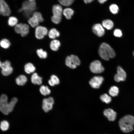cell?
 I'll list each match as a JSON object with an SVG mask.
<instances>
[{
	"mask_svg": "<svg viewBox=\"0 0 134 134\" xmlns=\"http://www.w3.org/2000/svg\"><path fill=\"white\" fill-rule=\"evenodd\" d=\"M17 101V98L13 97L8 102L7 96L5 94H2L0 98V111L4 115H8L13 110Z\"/></svg>",
	"mask_w": 134,
	"mask_h": 134,
	"instance_id": "obj_1",
	"label": "cell"
},
{
	"mask_svg": "<svg viewBox=\"0 0 134 134\" xmlns=\"http://www.w3.org/2000/svg\"><path fill=\"white\" fill-rule=\"evenodd\" d=\"M119 125L123 132L128 133L132 131L133 129L134 125V117L130 115L124 116L119 121Z\"/></svg>",
	"mask_w": 134,
	"mask_h": 134,
	"instance_id": "obj_2",
	"label": "cell"
},
{
	"mask_svg": "<svg viewBox=\"0 0 134 134\" xmlns=\"http://www.w3.org/2000/svg\"><path fill=\"white\" fill-rule=\"evenodd\" d=\"M99 53L101 58L106 61L109 58H112L115 55L114 50L109 45L103 43L100 45L99 50Z\"/></svg>",
	"mask_w": 134,
	"mask_h": 134,
	"instance_id": "obj_3",
	"label": "cell"
},
{
	"mask_svg": "<svg viewBox=\"0 0 134 134\" xmlns=\"http://www.w3.org/2000/svg\"><path fill=\"white\" fill-rule=\"evenodd\" d=\"M36 3L34 1H25L22 4V7L19 9V12H23L24 15L29 17L33 11L36 9Z\"/></svg>",
	"mask_w": 134,
	"mask_h": 134,
	"instance_id": "obj_4",
	"label": "cell"
},
{
	"mask_svg": "<svg viewBox=\"0 0 134 134\" xmlns=\"http://www.w3.org/2000/svg\"><path fill=\"white\" fill-rule=\"evenodd\" d=\"M53 16L51 19L52 22L55 24H58L61 21L63 9L62 6L59 4H56L53 7Z\"/></svg>",
	"mask_w": 134,
	"mask_h": 134,
	"instance_id": "obj_5",
	"label": "cell"
},
{
	"mask_svg": "<svg viewBox=\"0 0 134 134\" xmlns=\"http://www.w3.org/2000/svg\"><path fill=\"white\" fill-rule=\"evenodd\" d=\"M44 21L41 13L38 12H35L33 14L32 16L28 20V22L31 27L34 28L38 26L39 22Z\"/></svg>",
	"mask_w": 134,
	"mask_h": 134,
	"instance_id": "obj_6",
	"label": "cell"
},
{
	"mask_svg": "<svg viewBox=\"0 0 134 134\" xmlns=\"http://www.w3.org/2000/svg\"><path fill=\"white\" fill-rule=\"evenodd\" d=\"M0 67L1 69V73L4 76H7L12 72L13 68L11 66L10 62L7 60L2 63L0 62Z\"/></svg>",
	"mask_w": 134,
	"mask_h": 134,
	"instance_id": "obj_7",
	"label": "cell"
},
{
	"mask_svg": "<svg viewBox=\"0 0 134 134\" xmlns=\"http://www.w3.org/2000/svg\"><path fill=\"white\" fill-rule=\"evenodd\" d=\"M90 68L91 71L95 73H101L104 70V68L102 65L101 62L98 60L92 62L90 65Z\"/></svg>",
	"mask_w": 134,
	"mask_h": 134,
	"instance_id": "obj_8",
	"label": "cell"
},
{
	"mask_svg": "<svg viewBox=\"0 0 134 134\" xmlns=\"http://www.w3.org/2000/svg\"><path fill=\"white\" fill-rule=\"evenodd\" d=\"M54 103V100L52 97L45 98L42 101V109L45 112H47L52 109Z\"/></svg>",
	"mask_w": 134,
	"mask_h": 134,
	"instance_id": "obj_9",
	"label": "cell"
},
{
	"mask_svg": "<svg viewBox=\"0 0 134 134\" xmlns=\"http://www.w3.org/2000/svg\"><path fill=\"white\" fill-rule=\"evenodd\" d=\"M48 33L47 28L42 26H38L36 27L35 31V35L38 39H42Z\"/></svg>",
	"mask_w": 134,
	"mask_h": 134,
	"instance_id": "obj_10",
	"label": "cell"
},
{
	"mask_svg": "<svg viewBox=\"0 0 134 134\" xmlns=\"http://www.w3.org/2000/svg\"><path fill=\"white\" fill-rule=\"evenodd\" d=\"M117 73L114 76V79L115 81L119 82L124 81L126 79V74L125 71L120 66H118L117 68Z\"/></svg>",
	"mask_w": 134,
	"mask_h": 134,
	"instance_id": "obj_11",
	"label": "cell"
},
{
	"mask_svg": "<svg viewBox=\"0 0 134 134\" xmlns=\"http://www.w3.org/2000/svg\"><path fill=\"white\" fill-rule=\"evenodd\" d=\"M103 80V78L101 76H95L91 79L89 83L92 87L97 89L100 87Z\"/></svg>",
	"mask_w": 134,
	"mask_h": 134,
	"instance_id": "obj_12",
	"label": "cell"
},
{
	"mask_svg": "<svg viewBox=\"0 0 134 134\" xmlns=\"http://www.w3.org/2000/svg\"><path fill=\"white\" fill-rule=\"evenodd\" d=\"M0 14L4 16H8L11 13V11L6 2L4 0H0Z\"/></svg>",
	"mask_w": 134,
	"mask_h": 134,
	"instance_id": "obj_13",
	"label": "cell"
},
{
	"mask_svg": "<svg viewBox=\"0 0 134 134\" xmlns=\"http://www.w3.org/2000/svg\"><path fill=\"white\" fill-rule=\"evenodd\" d=\"M103 114L110 121H113L115 120L117 116L116 113L113 109L108 108L104 110L103 112Z\"/></svg>",
	"mask_w": 134,
	"mask_h": 134,
	"instance_id": "obj_14",
	"label": "cell"
},
{
	"mask_svg": "<svg viewBox=\"0 0 134 134\" xmlns=\"http://www.w3.org/2000/svg\"><path fill=\"white\" fill-rule=\"evenodd\" d=\"M92 31L94 33L100 37L102 36L105 33L104 28L100 24H96L93 25L92 27Z\"/></svg>",
	"mask_w": 134,
	"mask_h": 134,
	"instance_id": "obj_15",
	"label": "cell"
},
{
	"mask_svg": "<svg viewBox=\"0 0 134 134\" xmlns=\"http://www.w3.org/2000/svg\"><path fill=\"white\" fill-rule=\"evenodd\" d=\"M42 78L36 73H34L32 75L31 80L32 83L35 84L41 85L42 83Z\"/></svg>",
	"mask_w": 134,
	"mask_h": 134,
	"instance_id": "obj_16",
	"label": "cell"
},
{
	"mask_svg": "<svg viewBox=\"0 0 134 134\" xmlns=\"http://www.w3.org/2000/svg\"><path fill=\"white\" fill-rule=\"evenodd\" d=\"M27 80L26 77L24 75H21L19 76L16 79V84L20 86L25 85Z\"/></svg>",
	"mask_w": 134,
	"mask_h": 134,
	"instance_id": "obj_17",
	"label": "cell"
},
{
	"mask_svg": "<svg viewBox=\"0 0 134 134\" xmlns=\"http://www.w3.org/2000/svg\"><path fill=\"white\" fill-rule=\"evenodd\" d=\"M35 70V67L31 63H28L24 66L25 71L28 74H30L34 72Z\"/></svg>",
	"mask_w": 134,
	"mask_h": 134,
	"instance_id": "obj_18",
	"label": "cell"
},
{
	"mask_svg": "<svg viewBox=\"0 0 134 134\" xmlns=\"http://www.w3.org/2000/svg\"><path fill=\"white\" fill-rule=\"evenodd\" d=\"M61 44L58 40L54 39L52 41L50 44L51 49L53 51H56L58 50Z\"/></svg>",
	"mask_w": 134,
	"mask_h": 134,
	"instance_id": "obj_19",
	"label": "cell"
},
{
	"mask_svg": "<svg viewBox=\"0 0 134 134\" xmlns=\"http://www.w3.org/2000/svg\"><path fill=\"white\" fill-rule=\"evenodd\" d=\"M74 13V11L70 8H66L63 11V14L67 19H69Z\"/></svg>",
	"mask_w": 134,
	"mask_h": 134,
	"instance_id": "obj_20",
	"label": "cell"
},
{
	"mask_svg": "<svg viewBox=\"0 0 134 134\" xmlns=\"http://www.w3.org/2000/svg\"><path fill=\"white\" fill-rule=\"evenodd\" d=\"M102 25L103 27L108 30L112 29L114 25L113 22L111 20L109 19L103 21Z\"/></svg>",
	"mask_w": 134,
	"mask_h": 134,
	"instance_id": "obj_21",
	"label": "cell"
},
{
	"mask_svg": "<svg viewBox=\"0 0 134 134\" xmlns=\"http://www.w3.org/2000/svg\"><path fill=\"white\" fill-rule=\"evenodd\" d=\"M49 37L51 39H54L60 35L59 32L55 28L51 29L48 33Z\"/></svg>",
	"mask_w": 134,
	"mask_h": 134,
	"instance_id": "obj_22",
	"label": "cell"
},
{
	"mask_svg": "<svg viewBox=\"0 0 134 134\" xmlns=\"http://www.w3.org/2000/svg\"><path fill=\"white\" fill-rule=\"evenodd\" d=\"M39 91L41 94L44 96L49 95L51 92L50 90L47 86L44 85H42L40 87Z\"/></svg>",
	"mask_w": 134,
	"mask_h": 134,
	"instance_id": "obj_23",
	"label": "cell"
},
{
	"mask_svg": "<svg viewBox=\"0 0 134 134\" xmlns=\"http://www.w3.org/2000/svg\"><path fill=\"white\" fill-rule=\"evenodd\" d=\"M119 92V90L118 88L115 86L111 87L109 91V93L110 95L113 97L117 96Z\"/></svg>",
	"mask_w": 134,
	"mask_h": 134,
	"instance_id": "obj_24",
	"label": "cell"
},
{
	"mask_svg": "<svg viewBox=\"0 0 134 134\" xmlns=\"http://www.w3.org/2000/svg\"><path fill=\"white\" fill-rule=\"evenodd\" d=\"M29 26L26 24H23L21 30L20 34L22 37L26 36L29 32Z\"/></svg>",
	"mask_w": 134,
	"mask_h": 134,
	"instance_id": "obj_25",
	"label": "cell"
},
{
	"mask_svg": "<svg viewBox=\"0 0 134 134\" xmlns=\"http://www.w3.org/2000/svg\"><path fill=\"white\" fill-rule=\"evenodd\" d=\"M0 44L2 48L4 49H7L10 47V43L8 39L4 38L0 41Z\"/></svg>",
	"mask_w": 134,
	"mask_h": 134,
	"instance_id": "obj_26",
	"label": "cell"
},
{
	"mask_svg": "<svg viewBox=\"0 0 134 134\" xmlns=\"http://www.w3.org/2000/svg\"><path fill=\"white\" fill-rule=\"evenodd\" d=\"M66 64L67 66L71 68L74 69L77 67V66L75 65L72 61L70 56H68L67 57Z\"/></svg>",
	"mask_w": 134,
	"mask_h": 134,
	"instance_id": "obj_27",
	"label": "cell"
},
{
	"mask_svg": "<svg viewBox=\"0 0 134 134\" xmlns=\"http://www.w3.org/2000/svg\"><path fill=\"white\" fill-rule=\"evenodd\" d=\"M101 100L106 103H108L111 101V97L106 94L101 95L100 97Z\"/></svg>",
	"mask_w": 134,
	"mask_h": 134,
	"instance_id": "obj_28",
	"label": "cell"
},
{
	"mask_svg": "<svg viewBox=\"0 0 134 134\" xmlns=\"http://www.w3.org/2000/svg\"><path fill=\"white\" fill-rule=\"evenodd\" d=\"M18 22V19L16 17L11 16L8 19V24L10 26L13 27L15 26L17 24Z\"/></svg>",
	"mask_w": 134,
	"mask_h": 134,
	"instance_id": "obj_29",
	"label": "cell"
},
{
	"mask_svg": "<svg viewBox=\"0 0 134 134\" xmlns=\"http://www.w3.org/2000/svg\"><path fill=\"white\" fill-rule=\"evenodd\" d=\"M9 124L7 121L4 120L1 121L0 124V128L3 131L7 130L9 127Z\"/></svg>",
	"mask_w": 134,
	"mask_h": 134,
	"instance_id": "obj_30",
	"label": "cell"
},
{
	"mask_svg": "<svg viewBox=\"0 0 134 134\" xmlns=\"http://www.w3.org/2000/svg\"><path fill=\"white\" fill-rule=\"evenodd\" d=\"M36 52L38 56L41 58L45 59L47 57V52L41 49H37Z\"/></svg>",
	"mask_w": 134,
	"mask_h": 134,
	"instance_id": "obj_31",
	"label": "cell"
},
{
	"mask_svg": "<svg viewBox=\"0 0 134 134\" xmlns=\"http://www.w3.org/2000/svg\"><path fill=\"white\" fill-rule=\"evenodd\" d=\"M109 8L110 12L114 14H115L117 13L119 11L118 6L115 4H111Z\"/></svg>",
	"mask_w": 134,
	"mask_h": 134,
	"instance_id": "obj_32",
	"label": "cell"
},
{
	"mask_svg": "<svg viewBox=\"0 0 134 134\" xmlns=\"http://www.w3.org/2000/svg\"><path fill=\"white\" fill-rule=\"evenodd\" d=\"M60 4L64 6H68L71 5L75 0H58Z\"/></svg>",
	"mask_w": 134,
	"mask_h": 134,
	"instance_id": "obj_33",
	"label": "cell"
},
{
	"mask_svg": "<svg viewBox=\"0 0 134 134\" xmlns=\"http://www.w3.org/2000/svg\"><path fill=\"white\" fill-rule=\"evenodd\" d=\"M70 56L72 61L75 65L77 66L80 65V61L77 56L73 55H71Z\"/></svg>",
	"mask_w": 134,
	"mask_h": 134,
	"instance_id": "obj_34",
	"label": "cell"
},
{
	"mask_svg": "<svg viewBox=\"0 0 134 134\" xmlns=\"http://www.w3.org/2000/svg\"><path fill=\"white\" fill-rule=\"evenodd\" d=\"M23 24L22 23L17 24L14 27V30L15 32L17 34H20Z\"/></svg>",
	"mask_w": 134,
	"mask_h": 134,
	"instance_id": "obj_35",
	"label": "cell"
},
{
	"mask_svg": "<svg viewBox=\"0 0 134 134\" xmlns=\"http://www.w3.org/2000/svg\"><path fill=\"white\" fill-rule=\"evenodd\" d=\"M51 79L55 85H58L60 82L59 80L58 77L54 75H52L51 77Z\"/></svg>",
	"mask_w": 134,
	"mask_h": 134,
	"instance_id": "obj_36",
	"label": "cell"
},
{
	"mask_svg": "<svg viewBox=\"0 0 134 134\" xmlns=\"http://www.w3.org/2000/svg\"><path fill=\"white\" fill-rule=\"evenodd\" d=\"M114 34L115 36L117 37H120L122 36L121 31L118 29H116L114 30Z\"/></svg>",
	"mask_w": 134,
	"mask_h": 134,
	"instance_id": "obj_37",
	"label": "cell"
},
{
	"mask_svg": "<svg viewBox=\"0 0 134 134\" xmlns=\"http://www.w3.org/2000/svg\"><path fill=\"white\" fill-rule=\"evenodd\" d=\"M48 82L49 84L51 86H53L55 85L51 79L49 80Z\"/></svg>",
	"mask_w": 134,
	"mask_h": 134,
	"instance_id": "obj_38",
	"label": "cell"
},
{
	"mask_svg": "<svg viewBox=\"0 0 134 134\" xmlns=\"http://www.w3.org/2000/svg\"><path fill=\"white\" fill-rule=\"evenodd\" d=\"M84 2L86 3H90L93 1L94 0H83Z\"/></svg>",
	"mask_w": 134,
	"mask_h": 134,
	"instance_id": "obj_39",
	"label": "cell"
},
{
	"mask_svg": "<svg viewBox=\"0 0 134 134\" xmlns=\"http://www.w3.org/2000/svg\"><path fill=\"white\" fill-rule=\"evenodd\" d=\"M107 0H98V1L100 3H103L106 1Z\"/></svg>",
	"mask_w": 134,
	"mask_h": 134,
	"instance_id": "obj_40",
	"label": "cell"
},
{
	"mask_svg": "<svg viewBox=\"0 0 134 134\" xmlns=\"http://www.w3.org/2000/svg\"><path fill=\"white\" fill-rule=\"evenodd\" d=\"M35 0H29L30 1H34Z\"/></svg>",
	"mask_w": 134,
	"mask_h": 134,
	"instance_id": "obj_41",
	"label": "cell"
},
{
	"mask_svg": "<svg viewBox=\"0 0 134 134\" xmlns=\"http://www.w3.org/2000/svg\"><path fill=\"white\" fill-rule=\"evenodd\" d=\"M133 55L134 56V51L133 52Z\"/></svg>",
	"mask_w": 134,
	"mask_h": 134,
	"instance_id": "obj_42",
	"label": "cell"
}]
</instances>
